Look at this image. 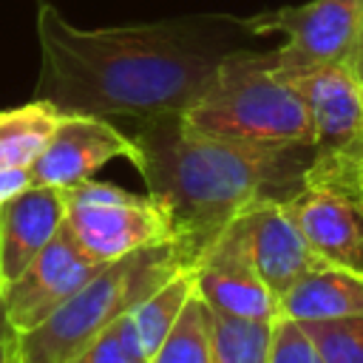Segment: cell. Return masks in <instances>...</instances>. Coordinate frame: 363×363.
<instances>
[{
  "label": "cell",
  "mask_w": 363,
  "mask_h": 363,
  "mask_svg": "<svg viewBox=\"0 0 363 363\" xmlns=\"http://www.w3.org/2000/svg\"><path fill=\"white\" fill-rule=\"evenodd\" d=\"M275 320L213 312V363H269Z\"/></svg>",
  "instance_id": "18"
},
{
  "label": "cell",
  "mask_w": 363,
  "mask_h": 363,
  "mask_svg": "<svg viewBox=\"0 0 363 363\" xmlns=\"http://www.w3.org/2000/svg\"><path fill=\"white\" fill-rule=\"evenodd\" d=\"M150 357L145 354L139 335L133 329L130 312L122 315L111 329H105L74 363H147Z\"/></svg>",
  "instance_id": "20"
},
{
  "label": "cell",
  "mask_w": 363,
  "mask_h": 363,
  "mask_svg": "<svg viewBox=\"0 0 363 363\" xmlns=\"http://www.w3.org/2000/svg\"><path fill=\"white\" fill-rule=\"evenodd\" d=\"M20 332L14 329L11 318H9V309H6V298H3V289H0V346H9V343H17Z\"/></svg>",
  "instance_id": "23"
},
{
  "label": "cell",
  "mask_w": 363,
  "mask_h": 363,
  "mask_svg": "<svg viewBox=\"0 0 363 363\" xmlns=\"http://www.w3.org/2000/svg\"><path fill=\"white\" fill-rule=\"evenodd\" d=\"M196 292L218 315L252 318V320H278V298L261 281L241 216L233 218L213 241H207L193 261Z\"/></svg>",
  "instance_id": "8"
},
{
  "label": "cell",
  "mask_w": 363,
  "mask_h": 363,
  "mask_svg": "<svg viewBox=\"0 0 363 363\" xmlns=\"http://www.w3.org/2000/svg\"><path fill=\"white\" fill-rule=\"evenodd\" d=\"M0 363H20V360H17V343L0 346Z\"/></svg>",
  "instance_id": "24"
},
{
  "label": "cell",
  "mask_w": 363,
  "mask_h": 363,
  "mask_svg": "<svg viewBox=\"0 0 363 363\" xmlns=\"http://www.w3.org/2000/svg\"><path fill=\"white\" fill-rule=\"evenodd\" d=\"M286 79L309 111L315 150H354L363 156V74L357 62H326Z\"/></svg>",
  "instance_id": "11"
},
{
  "label": "cell",
  "mask_w": 363,
  "mask_h": 363,
  "mask_svg": "<svg viewBox=\"0 0 363 363\" xmlns=\"http://www.w3.org/2000/svg\"><path fill=\"white\" fill-rule=\"evenodd\" d=\"M199 247L182 235L102 264L60 309L17 337L20 363H74L142 298L190 267Z\"/></svg>",
  "instance_id": "3"
},
{
  "label": "cell",
  "mask_w": 363,
  "mask_h": 363,
  "mask_svg": "<svg viewBox=\"0 0 363 363\" xmlns=\"http://www.w3.org/2000/svg\"><path fill=\"white\" fill-rule=\"evenodd\" d=\"M133 156V142L125 128L91 113H62L48 142L31 162V184L40 187H74L94 179L99 167L113 159Z\"/></svg>",
  "instance_id": "9"
},
{
  "label": "cell",
  "mask_w": 363,
  "mask_h": 363,
  "mask_svg": "<svg viewBox=\"0 0 363 363\" xmlns=\"http://www.w3.org/2000/svg\"><path fill=\"white\" fill-rule=\"evenodd\" d=\"M312 250L340 267L363 269V156L315 150L301 184L284 199Z\"/></svg>",
  "instance_id": "5"
},
{
  "label": "cell",
  "mask_w": 363,
  "mask_h": 363,
  "mask_svg": "<svg viewBox=\"0 0 363 363\" xmlns=\"http://www.w3.org/2000/svg\"><path fill=\"white\" fill-rule=\"evenodd\" d=\"M65 221L85 255L96 264H108L133 250L176 238V224L162 201L150 193L136 196L111 182L85 179L62 190Z\"/></svg>",
  "instance_id": "6"
},
{
  "label": "cell",
  "mask_w": 363,
  "mask_h": 363,
  "mask_svg": "<svg viewBox=\"0 0 363 363\" xmlns=\"http://www.w3.org/2000/svg\"><path fill=\"white\" fill-rule=\"evenodd\" d=\"M60 116L62 113L43 99L0 111V170L31 167Z\"/></svg>",
  "instance_id": "15"
},
{
  "label": "cell",
  "mask_w": 363,
  "mask_h": 363,
  "mask_svg": "<svg viewBox=\"0 0 363 363\" xmlns=\"http://www.w3.org/2000/svg\"><path fill=\"white\" fill-rule=\"evenodd\" d=\"M182 122L233 142L315 147L309 111L292 82L275 71L272 51H230Z\"/></svg>",
  "instance_id": "4"
},
{
  "label": "cell",
  "mask_w": 363,
  "mask_h": 363,
  "mask_svg": "<svg viewBox=\"0 0 363 363\" xmlns=\"http://www.w3.org/2000/svg\"><path fill=\"white\" fill-rule=\"evenodd\" d=\"M130 164L162 201L176 233L199 250L261 199H286L303 179L312 147H275L199 133L182 116L136 122Z\"/></svg>",
  "instance_id": "2"
},
{
  "label": "cell",
  "mask_w": 363,
  "mask_h": 363,
  "mask_svg": "<svg viewBox=\"0 0 363 363\" xmlns=\"http://www.w3.org/2000/svg\"><path fill=\"white\" fill-rule=\"evenodd\" d=\"M26 187H31L28 167H6V170H0V204H6L9 199L20 196Z\"/></svg>",
  "instance_id": "22"
},
{
  "label": "cell",
  "mask_w": 363,
  "mask_h": 363,
  "mask_svg": "<svg viewBox=\"0 0 363 363\" xmlns=\"http://www.w3.org/2000/svg\"><path fill=\"white\" fill-rule=\"evenodd\" d=\"M323 363H363V312L337 320L301 323Z\"/></svg>",
  "instance_id": "19"
},
{
  "label": "cell",
  "mask_w": 363,
  "mask_h": 363,
  "mask_svg": "<svg viewBox=\"0 0 363 363\" xmlns=\"http://www.w3.org/2000/svg\"><path fill=\"white\" fill-rule=\"evenodd\" d=\"M269 363H323V357L298 320L278 318L272 326Z\"/></svg>",
  "instance_id": "21"
},
{
  "label": "cell",
  "mask_w": 363,
  "mask_h": 363,
  "mask_svg": "<svg viewBox=\"0 0 363 363\" xmlns=\"http://www.w3.org/2000/svg\"><path fill=\"white\" fill-rule=\"evenodd\" d=\"M147 363H213V309L193 292L176 326Z\"/></svg>",
  "instance_id": "17"
},
{
  "label": "cell",
  "mask_w": 363,
  "mask_h": 363,
  "mask_svg": "<svg viewBox=\"0 0 363 363\" xmlns=\"http://www.w3.org/2000/svg\"><path fill=\"white\" fill-rule=\"evenodd\" d=\"M252 37L244 17L187 14L153 23L79 28L57 6L37 0L40 77L34 99L60 113L111 122L182 116L213 79L218 62Z\"/></svg>",
  "instance_id": "1"
},
{
  "label": "cell",
  "mask_w": 363,
  "mask_h": 363,
  "mask_svg": "<svg viewBox=\"0 0 363 363\" xmlns=\"http://www.w3.org/2000/svg\"><path fill=\"white\" fill-rule=\"evenodd\" d=\"M193 292H196V281H193V264H190V267L179 269L173 278H167L162 286H156L147 298H142L130 309L133 329H136L139 343H142L147 357L170 335V329L176 326V320H179V315H182V309Z\"/></svg>",
  "instance_id": "16"
},
{
  "label": "cell",
  "mask_w": 363,
  "mask_h": 363,
  "mask_svg": "<svg viewBox=\"0 0 363 363\" xmlns=\"http://www.w3.org/2000/svg\"><path fill=\"white\" fill-rule=\"evenodd\" d=\"M241 227L252 264L275 298H281L306 272L326 264L289 216L284 199L255 201L241 213Z\"/></svg>",
  "instance_id": "12"
},
{
  "label": "cell",
  "mask_w": 363,
  "mask_h": 363,
  "mask_svg": "<svg viewBox=\"0 0 363 363\" xmlns=\"http://www.w3.org/2000/svg\"><path fill=\"white\" fill-rule=\"evenodd\" d=\"M363 312V269L323 264L295 281L278 298V315L306 320H337Z\"/></svg>",
  "instance_id": "14"
},
{
  "label": "cell",
  "mask_w": 363,
  "mask_h": 363,
  "mask_svg": "<svg viewBox=\"0 0 363 363\" xmlns=\"http://www.w3.org/2000/svg\"><path fill=\"white\" fill-rule=\"evenodd\" d=\"M102 264L82 252L74 235L60 227V233L37 252V258L3 286L6 309L14 329L23 335L40 326L54 309H60Z\"/></svg>",
  "instance_id": "10"
},
{
  "label": "cell",
  "mask_w": 363,
  "mask_h": 363,
  "mask_svg": "<svg viewBox=\"0 0 363 363\" xmlns=\"http://www.w3.org/2000/svg\"><path fill=\"white\" fill-rule=\"evenodd\" d=\"M357 68H360V74H363V40H360V54H357Z\"/></svg>",
  "instance_id": "25"
},
{
  "label": "cell",
  "mask_w": 363,
  "mask_h": 363,
  "mask_svg": "<svg viewBox=\"0 0 363 363\" xmlns=\"http://www.w3.org/2000/svg\"><path fill=\"white\" fill-rule=\"evenodd\" d=\"M62 221L65 196L60 187L31 184L0 204V289L37 258V252L60 233Z\"/></svg>",
  "instance_id": "13"
},
{
  "label": "cell",
  "mask_w": 363,
  "mask_h": 363,
  "mask_svg": "<svg viewBox=\"0 0 363 363\" xmlns=\"http://www.w3.org/2000/svg\"><path fill=\"white\" fill-rule=\"evenodd\" d=\"M252 37L284 34L272 48V65L281 77L326 65L357 62L363 40V0H306L244 17Z\"/></svg>",
  "instance_id": "7"
}]
</instances>
